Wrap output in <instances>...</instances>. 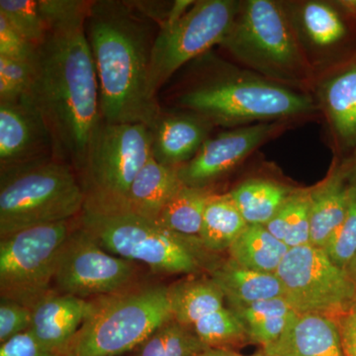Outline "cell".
<instances>
[{"label": "cell", "instance_id": "cell-23", "mask_svg": "<svg viewBox=\"0 0 356 356\" xmlns=\"http://www.w3.org/2000/svg\"><path fill=\"white\" fill-rule=\"evenodd\" d=\"M168 289L173 318L185 327L225 307L224 294L212 278L182 281Z\"/></svg>", "mask_w": 356, "mask_h": 356}, {"label": "cell", "instance_id": "cell-26", "mask_svg": "<svg viewBox=\"0 0 356 356\" xmlns=\"http://www.w3.org/2000/svg\"><path fill=\"white\" fill-rule=\"evenodd\" d=\"M248 224L229 193L213 194L204 213L199 240L208 252L229 250Z\"/></svg>", "mask_w": 356, "mask_h": 356}, {"label": "cell", "instance_id": "cell-42", "mask_svg": "<svg viewBox=\"0 0 356 356\" xmlns=\"http://www.w3.org/2000/svg\"><path fill=\"white\" fill-rule=\"evenodd\" d=\"M353 179H355V184H353V185H355L356 186V159H355V165H353Z\"/></svg>", "mask_w": 356, "mask_h": 356}, {"label": "cell", "instance_id": "cell-18", "mask_svg": "<svg viewBox=\"0 0 356 356\" xmlns=\"http://www.w3.org/2000/svg\"><path fill=\"white\" fill-rule=\"evenodd\" d=\"M182 186L178 168L161 165L151 156L134 179L124 210L156 221Z\"/></svg>", "mask_w": 356, "mask_h": 356}, {"label": "cell", "instance_id": "cell-1", "mask_svg": "<svg viewBox=\"0 0 356 356\" xmlns=\"http://www.w3.org/2000/svg\"><path fill=\"white\" fill-rule=\"evenodd\" d=\"M48 25L35 58L29 98L48 129L51 153L81 172L102 123L97 74L86 33L91 1L39 0Z\"/></svg>", "mask_w": 356, "mask_h": 356}, {"label": "cell", "instance_id": "cell-41", "mask_svg": "<svg viewBox=\"0 0 356 356\" xmlns=\"http://www.w3.org/2000/svg\"><path fill=\"white\" fill-rule=\"evenodd\" d=\"M346 271H348V273L350 274V277L353 278V280L356 282V255L355 259H353V261H351L350 266H348V269H346Z\"/></svg>", "mask_w": 356, "mask_h": 356}, {"label": "cell", "instance_id": "cell-14", "mask_svg": "<svg viewBox=\"0 0 356 356\" xmlns=\"http://www.w3.org/2000/svg\"><path fill=\"white\" fill-rule=\"evenodd\" d=\"M51 143L46 124L29 96L0 102L1 170L47 158Z\"/></svg>", "mask_w": 356, "mask_h": 356}, {"label": "cell", "instance_id": "cell-8", "mask_svg": "<svg viewBox=\"0 0 356 356\" xmlns=\"http://www.w3.org/2000/svg\"><path fill=\"white\" fill-rule=\"evenodd\" d=\"M151 146L146 125L102 121L79 172L86 196L83 209L124 210L134 179L151 158Z\"/></svg>", "mask_w": 356, "mask_h": 356}, {"label": "cell", "instance_id": "cell-6", "mask_svg": "<svg viewBox=\"0 0 356 356\" xmlns=\"http://www.w3.org/2000/svg\"><path fill=\"white\" fill-rule=\"evenodd\" d=\"M79 224L109 254L140 262L154 273L191 274L204 266L208 252L198 238L178 235L129 211L83 209Z\"/></svg>", "mask_w": 356, "mask_h": 356}, {"label": "cell", "instance_id": "cell-3", "mask_svg": "<svg viewBox=\"0 0 356 356\" xmlns=\"http://www.w3.org/2000/svg\"><path fill=\"white\" fill-rule=\"evenodd\" d=\"M84 203L76 170L54 156L1 170L0 236L76 219Z\"/></svg>", "mask_w": 356, "mask_h": 356}, {"label": "cell", "instance_id": "cell-19", "mask_svg": "<svg viewBox=\"0 0 356 356\" xmlns=\"http://www.w3.org/2000/svg\"><path fill=\"white\" fill-rule=\"evenodd\" d=\"M211 278L222 290L229 307L284 298L285 296L284 288L276 273L245 268L232 259L216 267Z\"/></svg>", "mask_w": 356, "mask_h": 356}, {"label": "cell", "instance_id": "cell-22", "mask_svg": "<svg viewBox=\"0 0 356 356\" xmlns=\"http://www.w3.org/2000/svg\"><path fill=\"white\" fill-rule=\"evenodd\" d=\"M288 16L298 39L314 48H331L346 37V27L339 13L324 1L302 2Z\"/></svg>", "mask_w": 356, "mask_h": 356}, {"label": "cell", "instance_id": "cell-13", "mask_svg": "<svg viewBox=\"0 0 356 356\" xmlns=\"http://www.w3.org/2000/svg\"><path fill=\"white\" fill-rule=\"evenodd\" d=\"M276 131L273 124L259 123L209 138L191 161L178 168L182 184L208 188L261 146Z\"/></svg>", "mask_w": 356, "mask_h": 356}, {"label": "cell", "instance_id": "cell-25", "mask_svg": "<svg viewBox=\"0 0 356 356\" xmlns=\"http://www.w3.org/2000/svg\"><path fill=\"white\" fill-rule=\"evenodd\" d=\"M229 308L242 321L250 343L259 344L262 348L280 339L288 323L297 313L284 298Z\"/></svg>", "mask_w": 356, "mask_h": 356}, {"label": "cell", "instance_id": "cell-38", "mask_svg": "<svg viewBox=\"0 0 356 356\" xmlns=\"http://www.w3.org/2000/svg\"><path fill=\"white\" fill-rule=\"evenodd\" d=\"M337 320L343 341L344 356H356V312H348Z\"/></svg>", "mask_w": 356, "mask_h": 356}, {"label": "cell", "instance_id": "cell-31", "mask_svg": "<svg viewBox=\"0 0 356 356\" xmlns=\"http://www.w3.org/2000/svg\"><path fill=\"white\" fill-rule=\"evenodd\" d=\"M192 329L209 348L229 350L231 346L250 341L242 321L235 312L226 307L200 318Z\"/></svg>", "mask_w": 356, "mask_h": 356}, {"label": "cell", "instance_id": "cell-10", "mask_svg": "<svg viewBox=\"0 0 356 356\" xmlns=\"http://www.w3.org/2000/svg\"><path fill=\"white\" fill-rule=\"evenodd\" d=\"M240 6L234 0H199L177 20L161 23L149 67V91H158L186 63L221 44Z\"/></svg>", "mask_w": 356, "mask_h": 356}, {"label": "cell", "instance_id": "cell-32", "mask_svg": "<svg viewBox=\"0 0 356 356\" xmlns=\"http://www.w3.org/2000/svg\"><path fill=\"white\" fill-rule=\"evenodd\" d=\"M0 15L35 46L38 47L46 38L48 25L39 0H0Z\"/></svg>", "mask_w": 356, "mask_h": 356}, {"label": "cell", "instance_id": "cell-43", "mask_svg": "<svg viewBox=\"0 0 356 356\" xmlns=\"http://www.w3.org/2000/svg\"><path fill=\"white\" fill-rule=\"evenodd\" d=\"M252 356H270V355H266V353H262V351L261 350V351H259V353H255V355H252Z\"/></svg>", "mask_w": 356, "mask_h": 356}, {"label": "cell", "instance_id": "cell-39", "mask_svg": "<svg viewBox=\"0 0 356 356\" xmlns=\"http://www.w3.org/2000/svg\"><path fill=\"white\" fill-rule=\"evenodd\" d=\"M199 356H243L227 348H207Z\"/></svg>", "mask_w": 356, "mask_h": 356}, {"label": "cell", "instance_id": "cell-15", "mask_svg": "<svg viewBox=\"0 0 356 356\" xmlns=\"http://www.w3.org/2000/svg\"><path fill=\"white\" fill-rule=\"evenodd\" d=\"M213 126L209 120L193 112H161L149 129L152 156L161 165L179 168L196 156L209 139Z\"/></svg>", "mask_w": 356, "mask_h": 356}, {"label": "cell", "instance_id": "cell-40", "mask_svg": "<svg viewBox=\"0 0 356 356\" xmlns=\"http://www.w3.org/2000/svg\"><path fill=\"white\" fill-rule=\"evenodd\" d=\"M339 3L356 16V1H339Z\"/></svg>", "mask_w": 356, "mask_h": 356}, {"label": "cell", "instance_id": "cell-17", "mask_svg": "<svg viewBox=\"0 0 356 356\" xmlns=\"http://www.w3.org/2000/svg\"><path fill=\"white\" fill-rule=\"evenodd\" d=\"M88 310L89 300L51 290L33 308L29 332L44 348L63 355Z\"/></svg>", "mask_w": 356, "mask_h": 356}, {"label": "cell", "instance_id": "cell-44", "mask_svg": "<svg viewBox=\"0 0 356 356\" xmlns=\"http://www.w3.org/2000/svg\"><path fill=\"white\" fill-rule=\"evenodd\" d=\"M353 311H355V312H356V302H355V307H353Z\"/></svg>", "mask_w": 356, "mask_h": 356}, {"label": "cell", "instance_id": "cell-11", "mask_svg": "<svg viewBox=\"0 0 356 356\" xmlns=\"http://www.w3.org/2000/svg\"><path fill=\"white\" fill-rule=\"evenodd\" d=\"M276 275L284 288V299L297 313L337 318L355 305V281L323 248L312 245L289 248Z\"/></svg>", "mask_w": 356, "mask_h": 356}, {"label": "cell", "instance_id": "cell-9", "mask_svg": "<svg viewBox=\"0 0 356 356\" xmlns=\"http://www.w3.org/2000/svg\"><path fill=\"white\" fill-rule=\"evenodd\" d=\"M77 218L0 236L2 299L33 310L51 291L60 254Z\"/></svg>", "mask_w": 356, "mask_h": 356}, {"label": "cell", "instance_id": "cell-37", "mask_svg": "<svg viewBox=\"0 0 356 356\" xmlns=\"http://www.w3.org/2000/svg\"><path fill=\"white\" fill-rule=\"evenodd\" d=\"M0 356H63L44 348L29 331L0 346Z\"/></svg>", "mask_w": 356, "mask_h": 356}, {"label": "cell", "instance_id": "cell-24", "mask_svg": "<svg viewBox=\"0 0 356 356\" xmlns=\"http://www.w3.org/2000/svg\"><path fill=\"white\" fill-rule=\"evenodd\" d=\"M289 248L261 225H248L229 248L232 261L261 273H276Z\"/></svg>", "mask_w": 356, "mask_h": 356}, {"label": "cell", "instance_id": "cell-29", "mask_svg": "<svg viewBox=\"0 0 356 356\" xmlns=\"http://www.w3.org/2000/svg\"><path fill=\"white\" fill-rule=\"evenodd\" d=\"M312 191L291 192L266 228L288 248L310 245Z\"/></svg>", "mask_w": 356, "mask_h": 356}, {"label": "cell", "instance_id": "cell-5", "mask_svg": "<svg viewBox=\"0 0 356 356\" xmlns=\"http://www.w3.org/2000/svg\"><path fill=\"white\" fill-rule=\"evenodd\" d=\"M178 105L213 125H240L254 121L303 115L315 110L310 96L264 77L218 72L182 91Z\"/></svg>", "mask_w": 356, "mask_h": 356}, {"label": "cell", "instance_id": "cell-21", "mask_svg": "<svg viewBox=\"0 0 356 356\" xmlns=\"http://www.w3.org/2000/svg\"><path fill=\"white\" fill-rule=\"evenodd\" d=\"M350 186L339 175L312 189L310 245L324 248L346 219L350 202Z\"/></svg>", "mask_w": 356, "mask_h": 356}, {"label": "cell", "instance_id": "cell-2", "mask_svg": "<svg viewBox=\"0 0 356 356\" xmlns=\"http://www.w3.org/2000/svg\"><path fill=\"white\" fill-rule=\"evenodd\" d=\"M151 16L131 2L91 1L86 33L97 74L102 121L153 127L163 110L149 91L158 32ZM159 31V30H158Z\"/></svg>", "mask_w": 356, "mask_h": 356}, {"label": "cell", "instance_id": "cell-30", "mask_svg": "<svg viewBox=\"0 0 356 356\" xmlns=\"http://www.w3.org/2000/svg\"><path fill=\"white\" fill-rule=\"evenodd\" d=\"M207 348L192 327L172 318L143 341L134 356H199Z\"/></svg>", "mask_w": 356, "mask_h": 356}, {"label": "cell", "instance_id": "cell-12", "mask_svg": "<svg viewBox=\"0 0 356 356\" xmlns=\"http://www.w3.org/2000/svg\"><path fill=\"white\" fill-rule=\"evenodd\" d=\"M137 273L136 262L106 252L77 218L60 254L54 283L58 292L89 300L136 286Z\"/></svg>", "mask_w": 356, "mask_h": 356}, {"label": "cell", "instance_id": "cell-36", "mask_svg": "<svg viewBox=\"0 0 356 356\" xmlns=\"http://www.w3.org/2000/svg\"><path fill=\"white\" fill-rule=\"evenodd\" d=\"M38 47L28 41L4 16L0 15V57L16 60H34Z\"/></svg>", "mask_w": 356, "mask_h": 356}, {"label": "cell", "instance_id": "cell-4", "mask_svg": "<svg viewBox=\"0 0 356 356\" xmlns=\"http://www.w3.org/2000/svg\"><path fill=\"white\" fill-rule=\"evenodd\" d=\"M172 318L165 286H134L89 299L86 320L63 356L123 355Z\"/></svg>", "mask_w": 356, "mask_h": 356}, {"label": "cell", "instance_id": "cell-7", "mask_svg": "<svg viewBox=\"0 0 356 356\" xmlns=\"http://www.w3.org/2000/svg\"><path fill=\"white\" fill-rule=\"evenodd\" d=\"M221 46L273 83L299 84L310 76V67L286 9L273 0L240 2Z\"/></svg>", "mask_w": 356, "mask_h": 356}, {"label": "cell", "instance_id": "cell-20", "mask_svg": "<svg viewBox=\"0 0 356 356\" xmlns=\"http://www.w3.org/2000/svg\"><path fill=\"white\" fill-rule=\"evenodd\" d=\"M320 97L337 138L346 146H356V64L323 83Z\"/></svg>", "mask_w": 356, "mask_h": 356}, {"label": "cell", "instance_id": "cell-27", "mask_svg": "<svg viewBox=\"0 0 356 356\" xmlns=\"http://www.w3.org/2000/svg\"><path fill=\"white\" fill-rule=\"evenodd\" d=\"M236 208L248 225L268 224L291 191L268 180H248L229 192Z\"/></svg>", "mask_w": 356, "mask_h": 356}, {"label": "cell", "instance_id": "cell-33", "mask_svg": "<svg viewBox=\"0 0 356 356\" xmlns=\"http://www.w3.org/2000/svg\"><path fill=\"white\" fill-rule=\"evenodd\" d=\"M330 259L346 270L356 255V186L351 185L348 215L323 248Z\"/></svg>", "mask_w": 356, "mask_h": 356}, {"label": "cell", "instance_id": "cell-34", "mask_svg": "<svg viewBox=\"0 0 356 356\" xmlns=\"http://www.w3.org/2000/svg\"><path fill=\"white\" fill-rule=\"evenodd\" d=\"M34 77L35 60L0 57V102H16L29 95Z\"/></svg>", "mask_w": 356, "mask_h": 356}, {"label": "cell", "instance_id": "cell-28", "mask_svg": "<svg viewBox=\"0 0 356 356\" xmlns=\"http://www.w3.org/2000/svg\"><path fill=\"white\" fill-rule=\"evenodd\" d=\"M213 194L209 187L199 188L184 184L166 204L156 222L178 235L199 238L204 213Z\"/></svg>", "mask_w": 356, "mask_h": 356}, {"label": "cell", "instance_id": "cell-35", "mask_svg": "<svg viewBox=\"0 0 356 356\" xmlns=\"http://www.w3.org/2000/svg\"><path fill=\"white\" fill-rule=\"evenodd\" d=\"M33 310L10 300H0V343L29 331Z\"/></svg>", "mask_w": 356, "mask_h": 356}, {"label": "cell", "instance_id": "cell-16", "mask_svg": "<svg viewBox=\"0 0 356 356\" xmlns=\"http://www.w3.org/2000/svg\"><path fill=\"white\" fill-rule=\"evenodd\" d=\"M261 351L270 356H344L336 318L296 313L277 341Z\"/></svg>", "mask_w": 356, "mask_h": 356}]
</instances>
